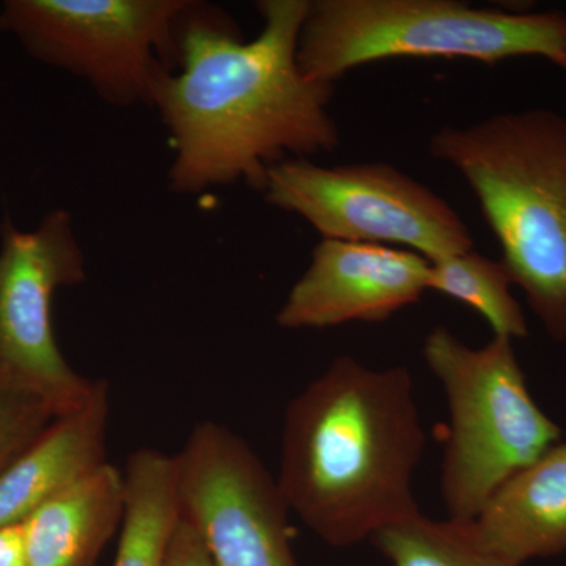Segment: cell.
I'll use <instances>...</instances> for the list:
<instances>
[{"mask_svg":"<svg viewBox=\"0 0 566 566\" xmlns=\"http://www.w3.org/2000/svg\"><path fill=\"white\" fill-rule=\"evenodd\" d=\"M308 0H262L259 35L245 41L226 11L192 0L178 25L180 70L153 107L174 147L170 191L196 196L219 186L262 192L268 170L285 159L334 151V84L307 80L297 40Z\"/></svg>","mask_w":566,"mask_h":566,"instance_id":"1","label":"cell"},{"mask_svg":"<svg viewBox=\"0 0 566 566\" xmlns=\"http://www.w3.org/2000/svg\"><path fill=\"white\" fill-rule=\"evenodd\" d=\"M424 433L411 375L340 356L290 401L277 485L324 543L348 547L420 513Z\"/></svg>","mask_w":566,"mask_h":566,"instance_id":"2","label":"cell"},{"mask_svg":"<svg viewBox=\"0 0 566 566\" xmlns=\"http://www.w3.org/2000/svg\"><path fill=\"white\" fill-rule=\"evenodd\" d=\"M428 151L468 182L513 285L547 335L566 342V117L502 112L438 129Z\"/></svg>","mask_w":566,"mask_h":566,"instance_id":"3","label":"cell"},{"mask_svg":"<svg viewBox=\"0 0 566 566\" xmlns=\"http://www.w3.org/2000/svg\"><path fill=\"white\" fill-rule=\"evenodd\" d=\"M566 17L512 13L458 0H308L297 40L307 80L334 84L395 59H463L495 65L539 57L560 65Z\"/></svg>","mask_w":566,"mask_h":566,"instance_id":"4","label":"cell"},{"mask_svg":"<svg viewBox=\"0 0 566 566\" xmlns=\"http://www.w3.org/2000/svg\"><path fill=\"white\" fill-rule=\"evenodd\" d=\"M423 357L449 403L442 499L449 520L469 523L506 480L564 434L532 397L510 338L472 348L436 326L424 337Z\"/></svg>","mask_w":566,"mask_h":566,"instance_id":"5","label":"cell"},{"mask_svg":"<svg viewBox=\"0 0 566 566\" xmlns=\"http://www.w3.org/2000/svg\"><path fill=\"white\" fill-rule=\"evenodd\" d=\"M192 0H6L0 33L35 61L87 82L111 106L153 107L180 70L178 25Z\"/></svg>","mask_w":566,"mask_h":566,"instance_id":"6","label":"cell"},{"mask_svg":"<svg viewBox=\"0 0 566 566\" xmlns=\"http://www.w3.org/2000/svg\"><path fill=\"white\" fill-rule=\"evenodd\" d=\"M264 202L301 216L323 240L390 245L428 262L474 245L455 208L386 163L319 166L285 159L268 170Z\"/></svg>","mask_w":566,"mask_h":566,"instance_id":"7","label":"cell"},{"mask_svg":"<svg viewBox=\"0 0 566 566\" xmlns=\"http://www.w3.org/2000/svg\"><path fill=\"white\" fill-rule=\"evenodd\" d=\"M87 281V259L63 208L33 230L0 223V371L46 398L59 416L80 408L95 381L71 368L55 340L52 301Z\"/></svg>","mask_w":566,"mask_h":566,"instance_id":"8","label":"cell"},{"mask_svg":"<svg viewBox=\"0 0 566 566\" xmlns=\"http://www.w3.org/2000/svg\"><path fill=\"white\" fill-rule=\"evenodd\" d=\"M178 461L181 515L216 566H297L290 509L262 460L229 428H193Z\"/></svg>","mask_w":566,"mask_h":566,"instance_id":"9","label":"cell"},{"mask_svg":"<svg viewBox=\"0 0 566 566\" xmlns=\"http://www.w3.org/2000/svg\"><path fill=\"white\" fill-rule=\"evenodd\" d=\"M430 262L390 245L322 240L275 316L283 329L382 323L428 292Z\"/></svg>","mask_w":566,"mask_h":566,"instance_id":"10","label":"cell"},{"mask_svg":"<svg viewBox=\"0 0 566 566\" xmlns=\"http://www.w3.org/2000/svg\"><path fill=\"white\" fill-rule=\"evenodd\" d=\"M109 386L95 381L87 400L59 416L0 474V527L22 524L44 502L106 460Z\"/></svg>","mask_w":566,"mask_h":566,"instance_id":"11","label":"cell"},{"mask_svg":"<svg viewBox=\"0 0 566 566\" xmlns=\"http://www.w3.org/2000/svg\"><path fill=\"white\" fill-rule=\"evenodd\" d=\"M471 524L483 545L521 566L566 553V434L506 480Z\"/></svg>","mask_w":566,"mask_h":566,"instance_id":"12","label":"cell"},{"mask_svg":"<svg viewBox=\"0 0 566 566\" xmlns=\"http://www.w3.org/2000/svg\"><path fill=\"white\" fill-rule=\"evenodd\" d=\"M123 510V472L104 463L22 523L25 566H95L122 524Z\"/></svg>","mask_w":566,"mask_h":566,"instance_id":"13","label":"cell"},{"mask_svg":"<svg viewBox=\"0 0 566 566\" xmlns=\"http://www.w3.org/2000/svg\"><path fill=\"white\" fill-rule=\"evenodd\" d=\"M125 510L114 566H166L181 517L177 455L139 449L125 471Z\"/></svg>","mask_w":566,"mask_h":566,"instance_id":"14","label":"cell"},{"mask_svg":"<svg viewBox=\"0 0 566 566\" xmlns=\"http://www.w3.org/2000/svg\"><path fill=\"white\" fill-rule=\"evenodd\" d=\"M512 279L501 260L474 249L430 262L428 292L444 294L474 308L494 337L526 338L527 318L512 293Z\"/></svg>","mask_w":566,"mask_h":566,"instance_id":"15","label":"cell"},{"mask_svg":"<svg viewBox=\"0 0 566 566\" xmlns=\"http://www.w3.org/2000/svg\"><path fill=\"white\" fill-rule=\"evenodd\" d=\"M392 566H521L480 542L471 521H434L422 513L371 538Z\"/></svg>","mask_w":566,"mask_h":566,"instance_id":"16","label":"cell"},{"mask_svg":"<svg viewBox=\"0 0 566 566\" xmlns=\"http://www.w3.org/2000/svg\"><path fill=\"white\" fill-rule=\"evenodd\" d=\"M57 417L46 398L0 371V474Z\"/></svg>","mask_w":566,"mask_h":566,"instance_id":"17","label":"cell"},{"mask_svg":"<svg viewBox=\"0 0 566 566\" xmlns=\"http://www.w3.org/2000/svg\"><path fill=\"white\" fill-rule=\"evenodd\" d=\"M166 566H216L202 536L182 515L170 542Z\"/></svg>","mask_w":566,"mask_h":566,"instance_id":"18","label":"cell"},{"mask_svg":"<svg viewBox=\"0 0 566 566\" xmlns=\"http://www.w3.org/2000/svg\"><path fill=\"white\" fill-rule=\"evenodd\" d=\"M0 566H25L22 524L0 527Z\"/></svg>","mask_w":566,"mask_h":566,"instance_id":"19","label":"cell"},{"mask_svg":"<svg viewBox=\"0 0 566 566\" xmlns=\"http://www.w3.org/2000/svg\"><path fill=\"white\" fill-rule=\"evenodd\" d=\"M558 69H562L566 73V41H565V48H564V57H562L560 65H558Z\"/></svg>","mask_w":566,"mask_h":566,"instance_id":"20","label":"cell"}]
</instances>
